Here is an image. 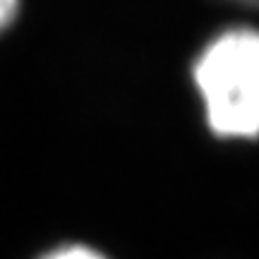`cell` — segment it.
<instances>
[{
  "label": "cell",
  "instance_id": "obj_1",
  "mask_svg": "<svg viewBox=\"0 0 259 259\" xmlns=\"http://www.w3.org/2000/svg\"><path fill=\"white\" fill-rule=\"evenodd\" d=\"M187 89L199 127L219 147L259 144V27L233 24L190 56Z\"/></svg>",
  "mask_w": 259,
  "mask_h": 259
},
{
  "label": "cell",
  "instance_id": "obj_2",
  "mask_svg": "<svg viewBox=\"0 0 259 259\" xmlns=\"http://www.w3.org/2000/svg\"><path fill=\"white\" fill-rule=\"evenodd\" d=\"M38 259H113V257L106 254L103 250H99V247H94V245H87V242H67V245H58L53 250H48Z\"/></svg>",
  "mask_w": 259,
  "mask_h": 259
},
{
  "label": "cell",
  "instance_id": "obj_3",
  "mask_svg": "<svg viewBox=\"0 0 259 259\" xmlns=\"http://www.w3.org/2000/svg\"><path fill=\"white\" fill-rule=\"evenodd\" d=\"M24 15V0H0V36L15 31Z\"/></svg>",
  "mask_w": 259,
  "mask_h": 259
},
{
  "label": "cell",
  "instance_id": "obj_4",
  "mask_svg": "<svg viewBox=\"0 0 259 259\" xmlns=\"http://www.w3.org/2000/svg\"><path fill=\"white\" fill-rule=\"evenodd\" d=\"M242 3H247V5H259V0H242Z\"/></svg>",
  "mask_w": 259,
  "mask_h": 259
}]
</instances>
